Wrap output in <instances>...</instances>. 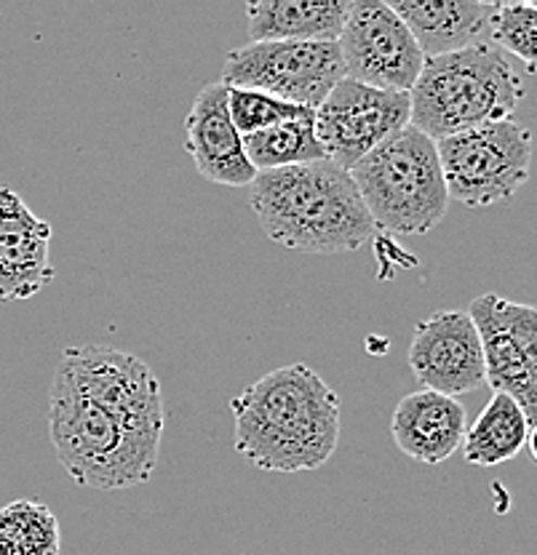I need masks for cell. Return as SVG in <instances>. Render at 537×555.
<instances>
[{"instance_id":"6da1fadb","label":"cell","mask_w":537,"mask_h":555,"mask_svg":"<svg viewBox=\"0 0 537 555\" xmlns=\"http://www.w3.org/2000/svg\"><path fill=\"white\" fill-rule=\"evenodd\" d=\"M233 447L268 473L327 465L340 441V396L305 363L259 377L230 401Z\"/></svg>"},{"instance_id":"7a4b0ae2","label":"cell","mask_w":537,"mask_h":555,"mask_svg":"<svg viewBox=\"0 0 537 555\" xmlns=\"http://www.w3.org/2000/svg\"><path fill=\"white\" fill-rule=\"evenodd\" d=\"M252 208L265 235L294 251L350 254L374 235L354 177L332 160L257 173Z\"/></svg>"},{"instance_id":"3957f363","label":"cell","mask_w":537,"mask_h":555,"mask_svg":"<svg viewBox=\"0 0 537 555\" xmlns=\"http://www.w3.org/2000/svg\"><path fill=\"white\" fill-rule=\"evenodd\" d=\"M522 96V78L506 51L495 43H478L425 60L418 83L409 91V126L442 142L476 126L508 120Z\"/></svg>"},{"instance_id":"277c9868","label":"cell","mask_w":537,"mask_h":555,"mask_svg":"<svg viewBox=\"0 0 537 555\" xmlns=\"http://www.w3.org/2000/svg\"><path fill=\"white\" fill-rule=\"evenodd\" d=\"M49 436L62 470L86 489H131L148 483L158 465V438L126 427L56 372L49 390Z\"/></svg>"},{"instance_id":"5b68a950","label":"cell","mask_w":537,"mask_h":555,"mask_svg":"<svg viewBox=\"0 0 537 555\" xmlns=\"http://www.w3.org/2000/svg\"><path fill=\"white\" fill-rule=\"evenodd\" d=\"M374 230L425 235L449 206L438 150L431 137L407 126L350 169Z\"/></svg>"},{"instance_id":"8992f818","label":"cell","mask_w":537,"mask_h":555,"mask_svg":"<svg viewBox=\"0 0 537 555\" xmlns=\"http://www.w3.org/2000/svg\"><path fill=\"white\" fill-rule=\"evenodd\" d=\"M449 201L484 208L513 198L533 169V134L508 118L436 142Z\"/></svg>"},{"instance_id":"52a82bcc","label":"cell","mask_w":537,"mask_h":555,"mask_svg":"<svg viewBox=\"0 0 537 555\" xmlns=\"http://www.w3.org/2000/svg\"><path fill=\"white\" fill-rule=\"evenodd\" d=\"M345 78L337 43H246L225 56L219 83L228 89H254L276 100L316 109Z\"/></svg>"},{"instance_id":"ba28073f","label":"cell","mask_w":537,"mask_h":555,"mask_svg":"<svg viewBox=\"0 0 537 555\" xmlns=\"http://www.w3.org/2000/svg\"><path fill=\"white\" fill-rule=\"evenodd\" d=\"M56 374L140 436L164 438V392L142 358L107 345L67 347Z\"/></svg>"},{"instance_id":"9c48e42d","label":"cell","mask_w":537,"mask_h":555,"mask_svg":"<svg viewBox=\"0 0 537 555\" xmlns=\"http://www.w3.org/2000/svg\"><path fill=\"white\" fill-rule=\"evenodd\" d=\"M412 104L407 91L374 89L343 78L316 107V137L327 160L350 171L374 147L407 129Z\"/></svg>"},{"instance_id":"30bf717a","label":"cell","mask_w":537,"mask_h":555,"mask_svg":"<svg viewBox=\"0 0 537 555\" xmlns=\"http://www.w3.org/2000/svg\"><path fill=\"white\" fill-rule=\"evenodd\" d=\"M345 78L388 91H412L425 54L385 0H356L337 38Z\"/></svg>"},{"instance_id":"8fae6325","label":"cell","mask_w":537,"mask_h":555,"mask_svg":"<svg viewBox=\"0 0 537 555\" xmlns=\"http://www.w3.org/2000/svg\"><path fill=\"white\" fill-rule=\"evenodd\" d=\"M482 337L487 385L522 406L529 427L537 425V308L482 294L468 310Z\"/></svg>"},{"instance_id":"7c38bea8","label":"cell","mask_w":537,"mask_h":555,"mask_svg":"<svg viewBox=\"0 0 537 555\" xmlns=\"http://www.w3.org/2000/svg\"><path fill=\"white\" fill-rule=\"evenodd\" d=\"M409 366L423 390L458 398L487 385L482 337L463 310H438L418 323Z\"/></svg>"},{"instance_id":"4fadbf2b","label":"cell","mask_w":537,"mask_h":555,"mask_svg":"<svg viewBox=\"0 0 537 555\" xmlns=\"http://www.w3.org/2000/svg\"><path fill=\"white\" fill-rule=\"evenodd\" d=\"M188 153L206 182L222 188H252L257 171L244 153V137L228 109V86L212 80L199 91L184 118Z\"/></svg>"},{"instance_id":"5bb4252c","label":"cell","mask_w":537,"mask_h":555,"mask_svg":"<svg viewBox=\"0 0 537 555\" xmlns=\"http://www.w3.org/2000/svg\"><path fill=\"white\" fill-rule=\"evenodd\" d=\"M51 224L11 188H0V302L36 297L54 281Z\"/></svg>"},{"instance_id":"9a60e30c","label":"cell","mask_w":537,"mask_h":555,"mask_svg":"<svg viewBox=\"0 0 537 555\" xmlns=\"http://www.w3.org/2000/svg\"><path fill=\"white\" fill-rule=\"evenodd\" d=\"M465 430L468 416L463 403L433 390L404 396L391 420L396 447L420 465L447 462L463 447Z\"/></svg>"},{"instance_id":"2e32d148","label":"cell","mask_w":537,"mask_h":555,"mask_svg":"<svg viewBox=\"0 0 537 555\" xmlns=\"http://www.w3.org/2000/svg\"><path fill=\"white\" fill-rule=\"evenodd\" d=\"M391 9L418 40L425 60L489 43L498 3L473 0H391Z\"/></svg>"},{"instance_id":"e0dca14e","label":"cell","mask_w":537,"mask_h":555,"mask_svg":"<svg viewBox=\"0 0 537 555\" xmlns=\"http://www.w3.org/2000/svg\"><path fill=\"white\" fill-rule=\"evenodd\" d=\"M348 0H257L246 5L252 43L297 40L337 43L348 20Z\"/></svg>"},{"instance_id":"ac0fdd59","label":"cell","mask_w":537,"mask_h":555,"mask_svg":"<svg viewBox=\"0 0 537 555\" xmlns=\"http://www.w3.org/2000/svg\"><path fill=\"white\" fill-rule=\"evenodd\" d=\"M529 422L522 406L506 392H495L463 438L465 462L476 467H495L511 462L527 447Z\"/></svg>"},{"instance_id":"d6986e66","label":"cell","mask_w":537,"mask_h":555,"mask_svg":"<svg viewBox=\"0 0 537 555\" xmlns=\"http://www.w3.org/2000/svg\"><path fill=\"white\" fill-rule=\"evenodd\" d=\"M316 113L310 118L286 120L273 129L254 131L244 137V153L257 173L289 169V166L327 160L319 137H316Z\"/></svg>"},{"instance_id":"ffe728a7","label":"cell","mask_w":537,"mask_h":555,"mask_svg":"<svg viewBox=\"0 0 537 555\" xmlns=\"http://www.w3.org/2000/svg\"><path fill=\"white\" fill-rule=\"evenodd\" d=\"M60 520L49 505L16 500L0 511V555H60Z\"/></svg>"},{"instance_id":"44dd1931","label":"cell","mask_w":537,"mask_h":555,"mask_svg":"<svg viewBox=\"0 0 537 555\" xmlns=\"http://www.w3.org/2000/svg\"><path fill=\"white\" fill-rule=\"evenodd\" d=\"M228 109L241 137L254 134V131L273 129V126L286 124V120L310 118L316 113V109L281 102L276 96L254 89H228Z\"/></svg>"},{"instance_id":"7402d4cb","label":"cell","mask_w":537,"mask_h":555,"mask_svg":"<svg viewBox=\"0 0 537 555\" xmlns=\"http://www.w3.org/2000/svg\"><path fill=\"white\" fill-rule=\"evenodd\" d=\"M493 40L500 51H508L529 69H537V5L498 3L493 20Z\"/></svg>"},{"instance_id":"603a6c76","label":"cell","mask_w":537,"mask_h":555,"mask_svg":"<svg viewBox=\"0 0 537 555\" xmlns=\"http://www.w3.org/2000/svg\"><path fill=\"white\" fill-rule=\"evenodd\" d=\"M527 447H529V451H533V456H535V462H537V425H535V427H529Z\"/></svg>"},{"instance_id":"cb8c5ba5","label":"cell","mask_w":537,"mask_h":555,"mask_svg":"<svg viewBox=\"0 0 537 555\" xmlns=\"http://www.w3.org/2000/svg\"><path fill=\"white\" fill-rule=\"evenodd\" d=\"M533 5H537V0H535V3H533Z\"/></svg>"}]
</instances>
